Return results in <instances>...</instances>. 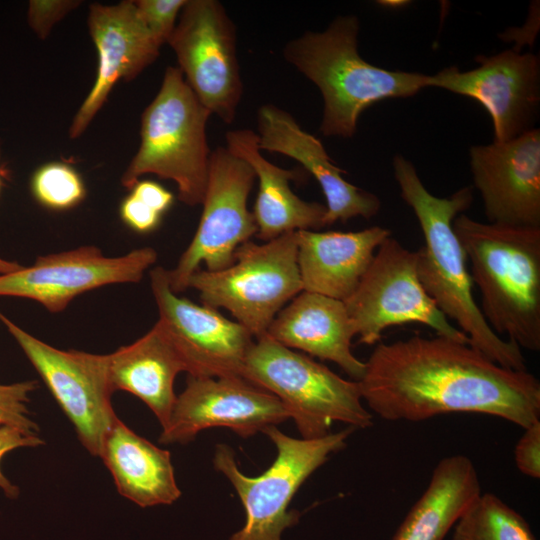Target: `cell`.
Wrapping results in <instances>:
<instances>
[{"mask_svg": "<svg viewBox=\"0 0 540 540\" xmlns=\"http://www.w3.org/2000/svg\"><path fill=\"white\" fill-rule=\"evenodd\" d=\"M357 382L363 401L387 421L454 412L496 416L523 429L540 421V383L533 374L439 335L377 343Z\"/></svg>", "mask_w": 540, "mask_h": 540, "instance_id": "cell-1", "label": "cell"}, {"mask_svg": "<svg viewBox=\"0 0 540 540\" xmlns=\"http://www.w3.org/2000/svg\"><path fill=\"white\" fill-rule=\"evenodd\" d=\"M392 165L401 197L412 208L423 233L425 244L416 251L423 288L440 311L457 323L471 346L505 368L527 370L521 348L490 328L473 297L467 257L453 229L454 219L472 204V189L463 187L449 197H437L405 157L394 156Z\"/></svg>", "mask_w": 540, "mask_h": 540, "instance_id": "cell-2", "label": "cell"}, {"mask_svg": "<svg viewBox=\"0 0 540 540\" xmlns=\"http://www.w3.org/2000/svg\"><path fill=\"white\" fill-rule=\"evenodd\" d=\"M480 311L490 328L521 349L540 350V227L483 223L465 214L453 221Z\"/></svg>", "mask_w": 540, "mask_h": 540, "instance_id": "cell-3", "label": "cell"}, {"mask_svg": "<svg viewBox=\"0 0 540 540\" xmlns=\"http://www.w3.org/2000/svg\"><path fill=\"white\" fill-rule=\"evenodd\" d=\"M359 31L355 15L338 16L324 31L305 32L283 48L284 59L321 92L324 136L351 138L365 109L427 87L428 75L387 70L364 60L358 52Z\"/></svg>", "mask_w": 540, "mask_h": 540, "instance_id": "cell-4", "label": "cell"}, {"mask_svg": "<svg viewBox=\"0 0 540 540\" xmlns=\"http://www.w3.org/2000/svg\"><path fill=\"white\" fill-rule=\"evenodd\" d=\"M211 115L180 69L168 66L157 95L142 113L140 146L122 185L131 189L141 176L155 174L175 182L181 202L201 205L212 153L206 132Z\"/></svg>", "mask_w": 540, "mask_h": 540, "instance_id": "cell-5", "label": "cell"}, {"mask_svg": "<svg viewBox=\"0 0 540 540\" xmlns=\"http://www.w3.org/2000/svg\"><path fill=\"white\" fill-rule=\"evenodd\" d=\"M242 377L275 395L304 439L329 434L334 422L365 429L373 424L357 381L287 348L267 334L254 339Z\"/></svg>", "mask_w": 540, "mask_h": 540, "instance_id": "cell-6", "label": "cell"}, {"mask_svg": "<svg viewBox=\"0 0 540 540\" xmlns=\"http://www.w3.org/2000/svg\"><path fill=\"white\" fill-rule=\"evenodd\" d=\"M349 426L339 432L315 439H296L270 426L265 433L274 443L277 455L261 475L249 477L236 463L233 450L218 444L214 451V468L225 475L235 488L245 510V524L229 540H281L286 528L296 525L298 511L288 506L299 487L332 454L347 445Z\"/></svg>", "mask_w": 540, "mask_h": 540, "instance_id": "cell-7", "label": "cell"}, {"mask_svg": "<svg viewBox=\"0 0 540 540\" xmlns=\"http://www.w3.org/2000/svg\"><path fill=\"white\" fill-rule=\"evenodd\" d=\"M188 288L199 292L203 305L228 310L255 339L265 335L280 310L303 291L296 231L261 244H241L229 267L199 269L188 279Z\"/></svg>", "mask_w": 540, "mask_h": 540, "instance_id": "cell-8", "label": "cell"}, {"mask_svg": "<svg viewBox=\"0 0 540 540\" xmlns=\"http://www.w3.org/2000/svg\"><path fill=\"white\" fill-rule=\"evenodd\" d=\"M344 304L362 344H377L387 328L411 322L426 325L439 336L470 344L423 288L416 252L391 236L378 247L358 287Z\"/></svg>", "mask_w": 540, "mask_h": 540, "instance_id": "cell-9", "label": "cell"}, {"mask_svg": "<svg viewBox=\"0 0 540 540\" xmlns=\"http://www.w3.org/2000/svg\"><path fill=\"white\" fill-rule=\"evenodd\" d=\"M199 101L231 124L243 94L236 26L217 0H187L167 42Z\"/></svg>", "mask_w": 540, "mask_h": 540, "instance_id": "cell-10", "label": "cell"}, {"mask_svg": "<svg viewBox=\"0 0 540 540\" xmlns=\"http://www.w3.org/2000/svg\"><path fill=\"white\" fill-rule=\"evenodd\" d=\"M256 176L250 165L226 147L212 151L202 215L196 233L176 267L168 270L170 287L180 294L204 264L219 271L234 262L237 248L257 234L247 203Z\"/></svg>", "mask_w": 540, "mask_h": 540, "instance_id": "cell-11", "label": "cell"}, {"mask_svg": "<svg viewBox=\"0 0 540 540\" xmlns=\"http://www.w3.org/2000/svg\"><path fill=\"white\" fill-rule=\"evenodd\" d=\"M8 329L75 427L82 445L100 456L118 419L112 404L108 355L60 350L26 332L0 312Z\"/></svg>", "mask_w": 540, "mask_h": 540, "instance_id": "cell-12", "label": "cell"}, {"mask_svg": "<svg viewBox=\"0 0 540 540\" xmlns=\"http://www.w3.org/2000/svg\"><path fill=\"white\" fill-rule=\"evenodd\" d=\"M151 290L158 308L157 323L193 377H242L253 335L217 309L198 305L172 291L168 270L150 271Z\"/></svg>", "mask_w": 540, "mask_h": 540, "instance_id": "cell-13", "label": "cell"}, {"mask_svg": "<svg viewBox=\"0 0 540 540\" xmlns=\"http://www.w3.org/2000/svg\"><path fill=\"white\" fill-rule=\"evenodd\" d=\"M156 260L157 252L151 247L106 257L95 246H82L40 256L32 266L0 275V296L32 299L58 313L89 290L139 282Z\"/></svg>", "mask_w": 540, "mask_h": 540, "instance_id": "cell-14", "label": "cell"}, {"mask_svg": "<svg viewBox=\"0 0 540 540\" xmlns=\"http://www.w3.org/2000/svg\"><path fill=\"white\" fill-rule=\"evenodd\" d=\"M468 71L456 66L428 75L427 87L472 98L489 113L494 142H505L532 129L540 102V61L533 53L515 50L480 55Z\"/></svg>", "mask_w": 540, "mask_h": 540, "instance_id": "cell-15", "label": "cell"}, {"mask_svg": "<svg viewBox=\"0 0 540 540\" xmlns=\"http://www.w3.org/2000/svg\"><path fill=\"white\" fill-rule=\"evenodd\" d=\"M282 402L244 378L188 376L159 443L185 444L204 429L227 427L243 438L289 419Z\"/></svg>", "mask_w": 540, "mask_h": 540, "instance_id": "cell-16", "label": "cell"}, {"mask_svg": "<svg viewBox=\"0 0 540 540\" xmlns=\"http://www.w3.org/2000/svg\"><path fill=\"white\" fill-rule=\"evenodd\" d=\"M474 186L488 223L540 227V131L470 148Z\"/></svg>", "mask_w": 540, "mask_h": 540, "instance_id": "cell-17", "label": "cell"}, {"mask_svg": "<svg viewBox=\"0 0 540 540\" xmlns=\"http://www.w3.org/2000/svg\"><path fill=\"white\" fill-rule=\"evenodd\" d=\"M88 26L98 54L97 74L72 121L70 138L86 130L116 82L138 76L157 59L162 46L140 19L134 1L90 5Z\"/></svg>", "mask_w": 540, "mask_h": 540, "instance_id": "cell-18", "label": "cell"}, {"mask_svg": "<svg viewBox=\"0 0 540 540\" xmlns=\"http://www.w3.org/2000/svg\"><path fill=\"white\" fill-rule=\"evenodd\" d=\"M258 145L260 150L279 153L299 162L319 183L326 200L325 226L354 217L371 218L381 201L343 178L346 173L335 165L321 141L303 130L284 109L264 104L258 109Z\"/></svg>", "mask_w": 540, "mask_h": 540, "instance_id": "cell-19", "label": "cell"}, {"mask_svg": "<svg viewBox=\"0 0 540 540\" xmlns=\"http://www.w3.org/2000/svg\"><path fill=\"white\" fill-rule=\"evenodd\" d=\"M391 231L372 226L360 231H296L297 263L303 291L340 301L348 299Z\"/></svg>", "mask_w": 540, "mask_h": 540, "instance_id": "cell-20", "label": "cell"}, {"mask_svg": "<svg viewBox=\"0 0 540 540\" xmlns=\"http://www.w3.org/2000/svg\"><path fill=\"white\" fill-rule=\"evenodd\" d=\"M266 334L287 348L334 362L354 381L364 374L365 362L352 352L355 330L343 301L301 291L280 310Z\"/></svg>", "mask_w": 540, "mask_h": 540, "instance_id": "cell-21", "label": "cell"}, {"mask_svg": "<svg viewBox=\"0 0 540 540\" xmlns=\"http://www.w3.org/2000/svg\"><path fill=\"white\" fill-rule=\"evenodd\" d=\"M225 137L226 148L246 161L258 179L252 213L259 239L267 242L289 232L325 227L326 206L305 201L292 191L290 181L297 178V170L283 169L264 158L256 132L235 129L228 131Z\"/></svg>", "mask_w": 540, "mask_h": 540, "instance_id": "cell-22", "label": "cell"}, {"mask_svg": "<svg viewBox=\"0 0 540 540\" xmlns=\"http://www.w3.org/2000/svg\"><path fill=\"white\" fill-rule=\"evenodd\" d=\"M99 457L118 492L140 507L172 504L181 496L170 452L139 436L119 418L107 433Z\"/></svg>", "mask_w": 540, "mask_h": 540, "instance_id": "cell-23", "label": "cell"}, {"mask_svg": "<svg viewBox=\"0 0 540 540\" xmlns=\"http://www.w3.org/2000/svg\"><path fill=\"white\" fill-rule=\"evenodd\" d=\"M185 367L159 324L134 343L108 354L113 392L122 390L142 400L162 429L168 424L176 395L174 381Z\"/></svg>", "mask_w": 540, "mask_h": 540, "instance_id": "cell-24", "label": "cell"}, {"mask_svg": "<svg viewBox=\"0 0 540 540\" xmlns=\"http://www.w3.org/2000/svg\"><path fill=\"white\" fill-rule=\"evenodd\" d=\"M481 493L470 458L462 454L444 457L391 540H444Z\"/></svg>", "mask_w": 540, "mask_h": 540, "instance_id": "cell-25", "label": "cell"}, {"mask_svg": "<svg viewBox=\"0 0 540 540\" xmlns=\"http://www.w3.org/2000/svg\"><path fill=\"white\" fill-rule=\"evenodd\" d=\"M451 540H535L516 510L497 495L481 493L460 516Z\"/></svg>", "mask_w": 540, "mask_h": 540, "instance_id": "cell-26", "label": "cell"}, {"mask_svg": "<svg viewBox=\"0 0 540 540\" xmlns=\"http://www.w3.org/2000/svg\"><path fill=\"white\" fill-rule=\"evenodd\" d=\"M31 190L39 203L54 210L70 209L85 197L80 175L61 162L47 163L38 168L31 179Z\"/></svg>", "mask_w": 540, "mask_h": 540, "instance_id": "cell-27", "label": "cell"}, {"mask_svg": "<svg viewBox=\"0 0 540 540\" xmlns=\"http://www.w3.org/2000/svg\"><path fill=\"white\" fill-rule=\"evenodd\" d=\"M37 387L34 380L0 384V422L27 434L38 435V425L31 419L27 408L30 394Z\"/></svg>", "mask_w": 540, "mask_h": 540, "instance_id": "cell-28", "label": "cell"}, {"mask_svg": "<svg viewBox=\"0 0 540 540\" xmlns=\"http://www.w3.org/2000/svg\"><path fill=\"white\" fill-rule=\"evenodd\" d=\"M187 0H137L134 1L137 13L161 44L168 42L177 18Z\"/></svg>", "mask_w": 540, "mask_h": 540, "instance_id": "cell-29", "label": "cell"}, {"mask_svg": "<svg viewBox=\"0 0 540 540\" xmlns=\"http://www.w3.org/2000/svg\"><path fill=\"white\" fill-rule=\"evenodd\" d=\"M80 3L74 0H31L27 11L28 24L39 38L45 39L52 27Z\"/></svg>", "mask_w": 540, "mask_h": 540, "instance_id": "cell-30", "label": "cell"}, {"mask_svg": "<svg viewBox=\"0 0 540 540\" xmlns=\"http://www.w3.org/2000/svg\"><path fill=\"white\" fill-rule=\"evenodd\" d=\"M44 441L38 435H31L18 428L0 422V463L2 458L10 451L23 447H38ZM0 489L10 499H15L20 494V489L13 484L0 468Z\"/></svg>", "mask_w": 540, "mask_h": 540, "instance_id": "cell-31", "label": "cell"}, {"mask_svg": "<svg viewBox=\"0 0 540 540\" xmlns=\"http://www.w3.org/2000/svg\"><path fill=\"white\" fill-rule=\"evenodd\" d=\"M514 459L521 473L540 478V421L524 429L515 446Z\"/></svg>", "mask_w": 540, "mask_h": 540, "instance_id": "cell-32", "label": "cell"}, {"mask_svg": "<svg viewBox=\"0 0 540 540\" xmlns=\"http://www.w3.org/2000/svg\"><path fill=\"white\" fill-rule=\"evenodd\" d=\"M120 215L130 228L140 233L154 230L162 216L132 193L123 200Z\"/></svg>", "mask_w": 540, "mask_h": 540, "instance_id": "cell-33", "label": "cell"}, {"mask_svg": "<svg viewBox=\"0 0 540 540\" xmlns=\"http://www.w3.org/2000/svg\"><path fill=\"white\" fill-rule=\"evenodd\" d=\"M131 189V193L134 196L161 215L166 212L173 203L172 193L157 182L149 180L138 181Z\"/></svg>", "mask_w": 540, "mask_h": 540, "instance_id": "cell-34", "label": "cell"}, {"mask_svg": "<svg viewBox=\"0 0 540 540\" xmlns=\"http://www.w3.org/2000/svg\"><path fill=\"white\" fill-rule=\"evenodd\" d=\"M23 266L15 261L0 258V275L14 272Z\"/></svg>", "mask_w": 540, "mask_h": 540, "instance_id": "cell-35", "label": "cell"}, {"mask_svg": "<svg viewBox=\"0 0 540 540\" xmlns=\"http://www.w3.org/2000/svg\"><path fill=\"white\" fill-rule=\"evenodd\" d=\"M1 156H2V150H1V142H0V159H1Z\"/></svg>", "mask_w": 540, "mask_h": 540, "instance_id": "cell-36", "label": "cell"}, {"mask_svg": "<svg viewBox=\"0 0 540 540\" xmlns=\"http://www.w3.org/2000/svg\"><path fill=\"white\" fill-rule=\"evenodd\" d=\"M1 188H2V181H1V179H0V191H1Z\"/></svg>", "mask_w": 540, "mask_h": 540, "instance_id": "cell-37", "label": "cell"}]
</instances>
